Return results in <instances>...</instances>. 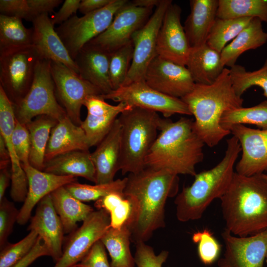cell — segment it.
I'll use <instances>...</instances> for the list:
<instances>
[{"mask_svg": "<svg viewBox=\"0 0 267 267\" xmlns=\"http://www.w3.org/2000/svg\"><path fill=\"white\" fill-rule=\"evenodd\" d=\"M126 178L123 194L131 203V211L125 224L132 241L145 242L155 230L165 227L166 203L178 193V177L167 171L145 168Z\"/></svg>", "mask_w": 267, "mask_h": 267, "instance_id": "obj_1", "label": "cell"}, {"mask_svg": "<svg viewBox=\"0 0 267 267\" xmlns=\"http://www.w3.org/2000/svg\"><path fill=\"white\" fill-rule=\"evenodd\" d=\"M159 132L145 158V168L194 177L196 166L203 160L205 144L196 133L193 121L161 118Z\"/></svg>", "mask_w": 267, "mask_h": 267, "instance_id": "obj_2", "label": "cell"}, {"mask_svg": "<svg viewBox=\"0 0 267 267\" xmlns=\"http://www.w3.org/2000/svg\"><path fill=\"white\" fill-rule=\"evenodd\" d=\"M225 229L245 237L267 229V177L265 173L246 176L235 172L220 198Z\"/></svg>", "mask_w": 267, "mask_h": 267, "instance_id": "obj_3", "label": "cell"}, {"mask_svg": "<svg viewBox=\"0 0 267 267\" xmlns=\"http://www.w3.org/2000/svg\"><path fill=\"white\" fill-rule=\"evenodd\" d=\"M181 99L194 117V130L205 145L213 147L231 133L221 125L224 112L242 107L243 99L234 91L225 68L211 85L196 84L193 90Z\"/></svg>", "mask_w": 267, "mask_h": 267, "instance_id": "obj_4", "label": "cell"}, {"mask_svg": "<svg viewBox=\"0 0 267 267\" xmlns=\"http://www.w3.org/2000/svg\"><path fill=\"white\" fill-rule=\"evenodd\" d=\"M221 161L213 168L194 176L192 184L183 187L175 200L177 219L181 222L198 220L216 199L227 191L233 178L234 168L241 152L238 140L232 136Z\"/></svg>", "mask_w": 267, "mask_h": 267, "instance_id": "obj_5", "label": "cell"}, {"mask_svg": "<svg viewBox=\"0 0 267 267\" xmlns=\"http://www.w3.org/2000/svg\"><path fill=\"white\" fill-rule=\"evenodd\" d=\"M121 127L120 170L123 175L143 170L145 159L158 136V113L133 107L118 117Z\"/></svg>", "mask_w": 267, "mask_h": 267, "instance_id": "obj_6", "label": "cell"}, {"mask_svg": "<svg viewBox=\"0 0 267 267\" xmlns=\"http://www.w3.org/2000/svg\"><path fill=\"white\" fill-rule=\"evenodd\" d=\"M50 61L44 59L38 61L29 90L18 103L13 104L16 119L23 125L40 116H47L57 121L67 116L56 96Z\"/></svg>", "mask_w": 267, "mask_h": 267, "instance_id": "obj_7", "label": "cell"}, {"mask_svg": "<svg viewBox=\"0 0 267 267\" xmlns=\"http://www.w3.org/2000/svg\"><path fill=\"white\" fill-rule=\"evenodd\" d=\"M128 1L113 0L106 6L82 17L75 14L55 29L73 60L85 45L108 28L116 13Z\"/></svg>", "mask_w": 267, "mask_h": 267, "instance_id": "obj_8", "label": "cell"}, {"mask_svg": "<svg viewBox=\"0 0 267 267\" xmlns=\"http://www.w3.org/2000/svg\"><path fill=\"white\" fill-rule=\"evenodd\" d=\"M40 59L33 45L0 54V86L13 104L29 90Z\"/></svg>", "mask_w": 267, "mask_h": 267, "instance_id": "obj_9", "label": "cell"}, {"mask_svg": "<svg viewBox=\"0 0 267 267\" xmlns=\"http://www.w3.org/2000/svg\"><path fill=\"white\" fill-rule=\"evenodd\" d=\"M101 96L105 100L123 102L133 107L161 113L166 118L175 114L191 115L187 105L181 99L166 95L152 89L144 80L121 86Z\"/></svg>", "mask_w": 267, "mask_h": 267, "instance_id": "obj_10", "label": "cell"}, {"mask_svg": "<svg viewBox=\"0 0 267 267\" xmlns=\"http://www.w3.org/2000/svg\"><path fill=\"white\" fill-rule=\"evenodd\" d=\"M50 71L58 101L67 115L76 125L80 126L81 110L90 96L103 95L96 87L82 78L65 65L50 61Z\"/></svg>", "mask_w": 267, "mask_h": 267, "instance_id": "obj_11", "label": "cell"}, {"mask_svg": "<svg viewBox=\"0 0 267 267\" xmlns=\"http://www.w3.org/2000/svg\"><path fill=\"white\" fill-rule=\"evenodd\" d=\"M172 3L171 0H161L145 24L134 34L132 39L134 45L133 57L123 86L144 80L148 66L157 55L158 32L165 12Z\"/></svg>", "mask_w": 267, "mask_h": 267, "instance_id": "obj_12", "label": "cell"}, {"mask_svg": "<svg viewBox=\"0 0 267 267\" xmlns=\"http://www.w3.org/2000/svg\"><path fill=\"white\" fill-rule=\"evenodd\" d=\"M109 214L103 209L92 212L82 225L70 233L60 259L53 267H70L79 263L110 227Z\"/></svg>", "mask_w": 267, "mask_h": 267, "instance_id": "obj_13", "label": "cell"}, {"mask_svg": "<svg viewBox=\"0 0 267 267\" xmlns=\"http://www.w3.org/2000/svg\"><path fill=\"white\" fill-rule=\"evenodd\" d=\"M152 9L129 1L116 13L108 28L88 44L111 52L132 42L134 34L147 21Z\"/></svg>", "mask_w": 267, "mask_h": 267, "instance_id": "obj_14", "label": "cell"}, {"mask_svg": "<svg viewBox=\"0 0 267 267\" xmlns=\"http://www.w3.org/2000/svg\"><path fill=\"white\" fill-rule=\"evenodd\" d=\"M221 235L225 251L218 260V267H265L267 229L252 235L240 237L225 228Z\"/></svg>", "mask_w": 267, "mask_h": 267, "instance_id": "obj_15", "label": "cell"}, {"mask_svg": "<svg viewBox=\"0 0 267 267\" xmlns=\"http://www.w3.org/2000/svg\"><path fill=\"white\" fill-rule=\"evenodd\" d=\"M144 81L152 89L166 95L181 99L196 83L185 66L156 55L146 71Z\"/></svg>", "mask_w": 267, "mask_h": 267, "instance_id": "obj_16", "label": "cell"}, {"mask_svg": "<svg viewBox=\"0 0 267 267\" xmlns=\"http://www.w3.org/2000/svg\"><path fill=\"white\" fill-rule=\"evenodd\" d=\"M229 130L237 138L241 148V157L235 166V172L246 176L265 173L267 170V129L236 125Z\"/></svg>", "mask_w": 267, "mask_h": 267, "instance_id": "obj_17", "label": "cell"}, {"mask_svg": "<svg viewBox=\"0 0 267 267\" xmlns=\"http://www.w3.org/2000/svg\"><path fill=\"white\" fill-rule=\"evenodd\" d=\"M181 11L178 5L173 3L167 8L157 36L156 54L185 66L191 47L181 24Z\"/></svg>", "mask_w": 267, "mask_h": 267, "instance_id": "obj_18", "label": "cell"}, {"mask_svg": "<svg viewBox=\"0 0 267 267\" xmlns=\"http://www.w3.org/2000/svg\"><path fill=\"white\" fill-rule=\"evenodd\" d=\"M28 230L35 231L46 246L49 256L57 262L63 253L64 228L50 194L38 203L34 216L30 219Z\"/></svg>", "mask_w": 267, "mask_h": 267, "instance_id": "obj_19", "label": "cell"}, {"mask_svg": "<svg viewBox=\"0 0 267 267\" xmlns=\"http://www.w3.org/2000/svg\"><path fill=\"white\" fill-rule=\"evenodd\" d=\"M28 181L26 198L19 210L17 222L24 225L31 219L32 211L45 196L58 188L77 181L73 176H61L38 170L29 163L21 164Z\"/></svg>", "mask_w": 267, "mask_h": 267, "instance_id": "obj_20", "label": "cell"}, {"mask_svg": "<svg viewBox=\"0 0 267 267\" xmlns=\"http://www.w3.org/2000/svg\"><path fill=\"white\" fill-rule=\"evenodd\" d=\"M32 23L33 46L40 58L61 63L78 74V68L54 28L48 14L38 16Z\"/></svg>", "mask_w": 267, "mask_h": 267, "instance_id": "obj_21", "label": "cell"}, {"mask_svg": "<svg viewBox=\"0 0 267 267\" xmlns=\"http://www.w3.org/2000/svg\"><path fill=\"white\" fill-rule=\"evenodd\" d=\"M121 127L117 118L111 130L90 153L95 170V184H102L114 180L120 171Z\"/></svg>", "mask_w": 267, "mask_h": 267, "instance_id": "obj_22", "label": "cell"}, {"mask_svg": "<svg viewBox=\"0 0 267 267\" xmlns=\"http://www.w3.org/2000/svg\"><path fill=\"white\" fill-rule=\"evenodd\" d=\"M110 52L89 44L85 45L74 59L78 74L98 88L103 95L111 92L109 67Z\"/></svg>", "mask_w": 267, "mask_h": 267, "instance_id": "obj_23", "label": "cell"}, {"mask_svg": "<svg viewBox=\"0 0 267 267\" xmlns=\"http://www.w3.org/2000/svg\"><path fill=\"white\" fill-rule=\"evenodd\" d=\"M183 29L191 48L206 44L217 18L219 0H190Z\"/></svg>", "mask_w": 267, "mask_h": 267, "instance_id": "obj_24", "label": "cell"}, {"mask_svg": "<svg viewBox=\"0 0 267 267\" xmlns=\"http://www.w3.org/2000/svg\"><path fill=\"white\" fill-rule=\"evenodd\" d=\"M85 132L66 116L52 129L45 153V162L59 155L76 150L89 151Z\"/></svg>", "mask_w": 267, "mask_h": 267, "instance_id": "obj_25", "label": "cell"}, {"mask_svg": "<svg viewBox=\"0 0 267 267\" xmlns=\"http://www.w3.org/2000/svg\"><path fill=\"white\" fill-rule=\"evenodd\" d=\"M185 66L195 83L202 85L214 83L225 68L221 53L207 43L190 48Z\"/></svg>", "mask_w": 267, "mask_h": 267, "instance_id": "obj_26", "label": "cell"}, {"mask_svg": "<svg viewBox=\"0 0 267 267\" xmlns=\"http://www.w3.org/2000/svg\"><path fill=\"white\" fill-rule=\"evenodd\" d=\"M43 171L61 176L80 177L95 183V170L89 151L76 150L44 163Z\"/></svg>", "mask_w": 267, "mask_h": 267, "instance_id": "obj_27", "label": "cell"}, {"mask_svg": "<svg viewBox=\"0 0 267 267\" xmlns=\"http://www.w3.org/2000/svg\"><path fill=\"white\" fill-rule=\"evenodd\" d=\"M267 42V32L264 31L262 22L253 18L249 24L221 52L223 65L230 68L236 64L244 52L256 49Z\"/></svg>", "mask_w": 267, "mask_h": 267, "instance_id": "obj_28", "label": "cell"}, {"mask_svg": "<svg viewBox=\"0 0 267 267\" xmlns=\"http://www.w3.org/2000/svg\"><path fill=\"white\" fill-rule=\"evenodd\" d=\"M53 207L62 223L65 233H71L94 210L92 207L74 197L64 186L50 194Z\"/></svg>", "mask_w": 267, "mask_h": 267, "instance_id": "obj_29", "label": "cell"}, {"mask_svg": "<svg viewBox=\"0 0 267 267\" xmlns=\"http://www.w3.org/2000/svg\"><path fill=\"white\" fill-rule=\"evenodd\" d=\"M57 121L50 117L43 115L37 117L26 125L30 141L29 164L38 170L44 169L46 146L51 130Z\"/></svg>", "mask_w": 267, "mask_h": 267, "instance_id": "obj_30", "label": "cell"}, {"mask_svg": "<svg viewBox=\"0 0 267 267\" xmlns=\"http://www.w3.org/2000/svg\"><path fill=\"white\" fill-rule=\"evenodd\" d=\"M100 240L110 255L111 267H134L130 249L131 234L126 224L120 229L110 227Z\"/></svg>", "mask_w": 267, "mask_h": 267, "instance_id": "obj_31", "label": "cell"}, {"mask_svg": "<svg viewBox=\"0 0 267 267\" xmlns=\"http://www.w3.org/2000/svg\"><path fill=\"white\" fill-rule=\"evenodd\" d=\"M33 45V29L24 25L22 19L0 14V54Z\"/></svg>", "mask_w": 267, "mask_h": 267, "instance_id": "obj_32", "label": "cell"}, {"mask_svg": "<svg viewBox=\"0 0 267 267\" xmlns=\"http://www.w3.org/2000/svg\"><path fill=\"white\" fill-rule=\"evenodd\" d=\"M132 108L125 103L120 102L108 113L96 115L87 114L80 126L85 132L89 146L97 145L109 133L118 116Z\"/></svg>", "mask_w": 267, "mask_h": 267, "instance_id": "obj_33", "label": "cell"}, {"mask_svg": "<svg viewBox=\"0 0 267 267\" xmlns=\"http://www.w3.org/2000/svg\"><path fill=\"white\" fill-rule=\"evenodd\" d=\"M217 17L257 18L267 23V0H219Z\"/></svg>", "mask_w": 267, "mask_h": 267, "instance_id": "obj_34", "label": "cell"}, {"mask_svg": "<svg viewBox=\"0 0 267 267\" xmlns=\"http://www.w3.org/2000/svg\"><path fill=\"white\" fill-rule=\"evenodd\" d=\"M220 124L222 128L228 131L232 126L246 124L267 129V101L250 107H241L227 111L222 115Z\"/></svg>", "mask_w": 267, "mask_h": 267, "instance_id": "obj_35", "label": "cell"}, {"mask_svg": "<svg viewBox=\"0 0 267 267\" xmlns=\"http://www.w3.org/2000/svg\"><path fill=\"white\" fill-rule=\"evenodd\" d=\"M253 18L220 19L217 17L208 35L207 44L221 53L226 44L233 40Z\"/></svg>", "mask_w": 267, "mask_h": 267, "instance_id": "obj_36", "label": "cell"}, {"mask_svg": "<svg viewBox=\"0 0 267 267\" xmlns=\"http://www.w3.org/2000/svg\"><path fill=\"white\" fill-rule=\"evenodd\" d=\"M229 74L232 87L238 96L241 97L251 87L258 86L267 98V58L257 70L248 71L244 66L236 64L230 68Z\"/></svg>", "mask_w": 267, "mask_h": 267, "instance_id": "obj_37", "label": "cell"}, {"mask_svg": "<svg viewBox=\"0 0 267 267\" xmlns=\"http://www.w3.org/2000/svg\"><path fill=\"white\" fill-rule=\"evenodd\" d=\"M126 181V177L109 183L94 185L83 184L75 181L70 183L64 187L74 197L82 202L96 201L113 192L124 195L123 191Z\"/></svg>", "mask_w": 267, "mask_h": 267, "instance_id": "obj_38", "label": "cell"}, {"mask_svg": "<svg viewBox=\"0 0 267 267\" xmlns=\"http://www.w3.org/2000/svg\"><path fill=\"white\" fill-rule=\"evenodd\" d=\"M94 206L103 209L109 215L110 227L120 229L128 221L131 211L130 201L124 195L113 192L96 200Z\"/></svg>", "mask_w": 267, "mask_h": 267, "instance_id": "obj_39", "label": "cell"}, {"mask_svg": "<svg viewBox=\"0 0 267 267\" xmlns=\"http://www.w3.org/2000/svg\"><path fill=\"white\" fill-rule=\"evenodd\" d=\"M133 53L132 42L110 52L109 73L113 90L123 85L130 69Z\"/></svg>", "mask_w": 267, "mask_h": 267, "instance_id": "obj_40", "label": "cell"}, {"mask_svg": "<svg viewBox=\"0 0 267 267\" xmlns=\"http://www.w3.org/2000/svg\"><path fill=\"white\" fill-rule=\"evenodd\" d=\"M35 231L15 243H7L0 249V267H14L32 250L38 238Z\"/></svg>", "mask_w": 267, "mask_h": 267, "instance_id": "obj_41", "label": "cell"}, {"mask_svg": "<svg viewBox=\"0 0 267 267\" xmlns=\"http://www.w3.org/2000/svg\"><path fill=\"white\" fill-rule=\"evenodd\" d=\"M192 239L197 245L198 255L203 264L211 265L218 260L222 246L209 230L195 232Z\"/></svg>", "mask_w": 267, "mask_h": 267, "instance_id": "obj_42", "label": "cell"}, {"mask_svg": "<svg viewBox=\"0 0 267 267\" xmlns=\"http://www.w3.org/2000/svg\"><path fill=\"white\" fill-rule=\"evenodd\" d=\"M19 211L14 204L4 197L0 201V248L8 243L7 238L11 233Z\"/></svg>", "mask_w": 267, "mask_h": 267, "instance_id": "obj_43", "label": "cell"}, {"mask_svg": "<svg viewBox=\"0 0 267 267\" xmlns=\"http://www.w3.org/2000/svg\"><path fill=\"white\" fill-rule=\"evenodd\" d=\"M134 261L137 267H162L169 255V252L164 250L156 255L153 248L140 242L135 244Z\"/></svg>", "mask_w": 267, "mask_h": 267, "instance_id": "obj_44", "label": "cell"}, {"mask_svg": "<svg viewBox=\"0 0 267 267\" xmlns=\"http://www.w3.org/2000/svg\"><path fill=\"white\" fill-rule=\"evenodd\" d=\"M12 140L15 152L21 164L29 163L30 141L29 132L26 126L16 119Z\"/></svg>", "mask_w": 267, "mask_h": 267, "instance_id": "obj_45", "label": "cell"}, {"mask_svg": "<svg viewBox=\"0 0 267 267\" xmlns=\"http://www.w3.org/2000/svg\"><path fill=\"white\" fill-rule=\"evenodd\" d=\"M106 248L99 240L96 242L79 263L83 267H111Z\"/></svg>", "mask_w": 267, "mask_h": 267, "instance_id": "obj_46", "label": "cell"}, {"mask_svg": "<svg viewBox=\"0 0 267 267\" xmlns=\"http://www.w3.org/2000/svg\"><path fill=\"white\" fill-rule=\"evenodd\" d=\"M0 14L20 18L28 21L29 7L27 0H0Z\"/></svg>", "mask_w": 267, "mask_h": 267, "instance_id": "obj_47", "label": "cell"}, {"mask_svg": "<svg viewBox=\"0 0 267 267\" xmlns=\"http://www.w3.org/2000/svg\"><path fill=\"white\" fill-rule=\"evenodd\" d=\"M29 7L28 21H33L38 16L53 11L59 5L62 0H27Z\"/></svg>", "mask_w": 267, "mask_h": 267, "instance_id": "obj_48", "label": "cell"}, {"mask_svg": "<svg viewBox=\"0 0 267 267\" xmlns=\"http://www.w3.org/2000/svg\"><path fill=\"white\" fill-rule=\"evenodd\" d=\"M80 0H65L59 10L50 18L52 24H61L79 10Z\"/></svg>", "mask_w": 267, "mask_h": 267, "instance_id": "obj_49", "label": "cell"}, {"mask_svg": "<svg viewBox=\"0 0 267 267\" xmlns=\"http://www.w3.org/2000/svg\"><path fill=\"white\" fill-rule=\"evenodd\" d=\"M43 256H48V251L42 239L39 236L30 253L14 267H27L37 258Z\"/></svg>", "mask_w": 267, "mask_h": 267, "instance_id": "obj_50", "label": "cell"}, {"mask_svg": "<svg viewBox=\"0 0 267 267\" xmlns=\"http://www.w3.org/2000/svg\"><path fill=\"white\" fill-rule=\"evenodd\" d=\"M112 1L113 0H82L79 10L85 15L106 6Z\"/></svg>", "mask_w": 267, "mask_h": 267, "instance_id": "obj_51", "label": "cell"}, {"mask_svg": "<svg viewBox=\"0 0 267 267\" xmlns=\"http://www.w3.org/2000/svg\"><path fill=\"white\" fill-rule=\"evenodd\" d=\"M11 180V172L7 168L0 170V201L4 197L5 191Z\"/></svg>", "mask_w": 267, "mask_h": 267, "instance_id": "obj_52", "label": "cell"}, {"mask_svg": "<svg viewBox=\"0 0 267 267\" xmlns=\"http://www.w3.org/2000/svg\"><path fill=\"white\" fill-rule=\"evenodd\" d=\"M0 169L7 168L10 163V158L8 150L2 137L0 135Z\"/></svg>", "mask_w": 267, "mask_h": 267, "instance_id": "obj_53", "label": "cell"}, {"mask_svg": "<svg viewBox=\"0 0 267 267\" xmlns=\"http://www.w3.org/2000/svg\"><path fill=\"white\" fill-rule=\"evenodd\" d=\"M161 0H134L131 2L135 6L146 7L153 8L157 6L160 3Z\"/></svg>", "mask_w": 267, "mask_h": 267, "instance_id": "obj_54", "label": "cell"}, {"mask_svg": "<svg viewBox=\"0 0 267 267\" xmlns=\"http://www.w3.org/2000/svg\"><path fill=\"white\" fill-rule=\"evenodd\" d=\"M70 267H83L79 263L74 265Z\"/></svg>", "mask_w": 267, "mask_h": 267, "instance_id": "obj_55", "label": "cell"}, {"mask_svg": "<svg viewBox=\"0 0 267 267\" xmlns=\"http://www.w3.org/2000/svg\"><path fill=\"white\" fill-rule=\"evenodd\" d=\"M265 262L267 264V253L266 256Z\"/></svg>", "mask_w": 267, "mask_h": 267, "instance_id": "obj_56", "label": "cell"}, {"mask_svg": "<svg viewBox=\"0 0 267 267\" xmlns=\"http://www.w3.org/2000/svg\"><path fill=\"white\" fill-rule=\"evenodd\" d=\"M265 173L266 174V176L267 177V170L266 171V172Z\"/></svg>", "mask_w": 267, "mask_h": 267, "instance_id": "obj_57", "label": "cell"}]
</instances>
